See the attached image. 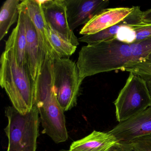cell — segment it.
<instances>
[{
  "mask_svg": "<svg viewBox=\"0 0 151 151\" xmlns=\"http://www.w3.org/2000/svg\"><path fill=\"white\" fill-rule=\"evenodd\" d=\"M151 53V38L138 43H124L116 39L83 47L78 67L81 77L113 70H122L135 63L144 61Z\"/></svg>",
  "mask_w": 151,
  "mask_h": 151,
  "instance_id": "cell-1",
  "label": "cell"
},
{
  "mask_svg": "<svg viewBox=\"0 0 151 151\" xmlns=\"http://www.w3.org/2000/svg\"><path fill=\"white\" fill-rule=\"evenodd\" d=\"M53 60L46 57L36 83L35 106L38 109L43 132L56 143L68 138L64 111L58 101L52 80Z\"/></svg>",
  "mask_w": 151,
  "mask_h": 151,
  "instance_id": "cell-2",
  "label": "cell"
},
{
  "mask_svg": "<svg viewBox=\"0 0 151 151\" xmlns=\"http://www.w3.org/2000/svg\"><path fill=\"white\" fill-rule=\"evenodd\" d=\"M0 85L12 106L22 114L30 112L36 102L35 84L28 65L18 64L12 48L5 49L1 58Z\"/></svg>",
  "mask_w": 151,
  "mask_h": 151,
  "instance_id": "cell-3",
  "label": "cell"
},
{
  "mask_svg": "<svg viewBox=\"0 0 151 151\" xmlns=\"http://www.w3.org/2000/svg\"><path fill=\"white\" fill-rule=\"evenodd\" d=\"M5 113L8 120L4 129L8 139L6 151H36L40 124L37 107L34 106L30 112L22 114L13 106H9Z\"/></svg>",
  "mask_w": 151,
  "mask_h": 151,
  "instance_id": "cell-4",
  "label": "cell"
},
{
  "mask_svg": "<svg viewBox=\"0 0 151 151\" xmlns=\"http://www.w3.org/2000/svg\"><path fill=\"white\" fill-rule=\"evenodd\" d=\"M83 78L77 64L69 58L53 60L52 80L58 101L64 112L76 106Z\"/></svg>",
  "mask_w": 151,
  "mask_h": 151,
  "instance_id": "cell-5",
  "label": "cell"
},
{
  "mask_svg": "<svg viewBox=\"0 0 151 151\" xmlns=\"http://www.w3.org/2000/svg\"><path fill=\"white\" fill-rule=\"evenodd\" d=\"M119 123L126 121L151 106V96L146 81L130 72L126 83L114 102Z\"/></svg>",
  "mask_w": 151,
  "mask_h": 151,
  "instance_id": "cell-6",
  "label": "cell"
},
{
  "mask_svg": "<svg viewBox=\"0 0 151 151\" xmlns=\"http://www.w3.org/2000/svg\"><path fill=\"white\" fill-rule=\"evenodd\" d=\"M37 1L42 8L48 26L75 46L77 47L79 45V41L69 25L64 0Z\"/></svg>",
  "mask_w": 151,
  "mask_h": 151,
  "instance_id": "cell-7",
  "label": "cell"
},
{
  "mask_svg": "<svg viewBox=\"0 0 151 151\" xmlns=\"http://www.w3.org/2000/svg\"><path fill=\"white\" fill-rule=\"evenodd\" d=\"M109 132L119 143H128L151 134V106L133 117L119 123Z\"/></svg>",
  "mask_w": 151,
  "mask_h": 151,
  "instance_id": "cell-8",
  "label": "cell"
},
{
  "mask_svg": "<svg viewBox=\"0 0 151 151\" xmlns=\"http://www.w3.org/2000/svg\"><path fill=\"white\" fill-rule=\"evenodd\" d=\"M68 22L70 29L86 24L106 9L109 0H64Z\"/></svg>",
  "mask_w": 151,
  "mask_h": 151,
  "instance_id": "cell-9",
  "label": "cell"
},
{
  "mask_svg": "<svg viewBox=\"0 0 151 151\" xmlns=\"http://www.w3.org/2000/svg\"><path fill=\"white\" fill-rule=\"evenodd\" d=\"M20 6L23 12L25 21L27 65L32 78L36 84L46 55L40 47L37 31L22 1Z\"/></svg>",
  "mask_w": 151,
  "mask_h": 151,
  "instance_id": "cell-10",
  "label": "cell"
},
{
  "mask_svg": "<svg viewBox=\"0 0 151 151\" xmlns=\"http://www.w3.org/2000/svg\"><path fill=\"white\" fill-rule=\"evenodd\" d=\"M27 13L37 31L40 45L46 55L52 60L60 58L55 51L49 34L48 26L42 8L37 0H24Z\"/></svg>",
  "mask_w": 151,
  "mask_h": 151,
  "instance_id": "cell-11",
  "label": "cell"
},
{
  "mask_svg": "<svg viewBox=\"0 0 151 151\" xmlns=\"http://www.w3.org/2000/svg\"><path fill=\"white\" fill-rule=\"evenodd\" d=\"M133 9L134 6L105 9L85 24L79 33L83 36L102 31L119 23L127 17Z\"/></svg>",
  "mask_w": 151,
  "mask_h": 151,
  "instance_id": "cell-12",
  "label": "cell"
},
{
  "mask_svg": "<svg viewBox=\"0 0 151 151\" xmlns=\"http://www.w3.org/2000/svg\"><path fill=\"white\" fill-rule=\"evenodd\" d=\"M119 143L109 132L94 130L86 137L74 141L68 151H110Z\"/></svg>",
  "mask_w": 151,
  "mask_h": 151,
  "instance_id": "cell-13",
  "label": "cell"
},
{
  "mask_svg": "<svg viewBox=\"0 0 151 151\" xmlns=\"http://www.w3.org/2000/svg\"><path fill=\"white\" fill-rule=\"evenodd\" d=\"M143 12L139 6H134L132 12L119 23L92 35H83L78 39L79 42L87 43L88 45H93L100 42L114 39L119 30L126 24L137 25L143 23L142 17Z\"/></svg>",
  "mask_w": 151,
  "mask_h": 151,
  "instance_id": "cell-14",
  "label": "cell"
},
{
  "mask_svg": "<svg viewBox=\"0 0 151 151\" xmlns=\"http://www.w3.org/2000/svg\"><path fill=\"white\" fill-rule=\"evenodd\" d=\"M19 8L20 14L17 24L6 42L5 49L12 48L18 64L23 67L27 65L26 29L24 13L20 5Z\"/></svg>",
  "mask_w": 151,
  "mask_h": 151,
  "instance_id": "cell-15",
  "label": "cell"
},
{
  "mask_svg": "<svg viewBox=\"0 0 151 151\" xmlns=\"http://www.w3.org/2000/svg\"><path fill=\"white\" fill-rule=\"evenodd\" d=\"M151 38V24H127L118 31L114 39L124 43H138Z\"/></svg>",
  "mask_w": 151,
  "mask_h": 151,
  "instance_id": "cell-16",
  "label": "cell"
},
{
  "mask_svg": "<svg viewBox=\"0 0 151 151\" xmlns=\"http://www.w3.org/2000/svg\"><path fill=\"white\" fill-rule=\"evenodd\" d=\"M20 0H7L0 12V40L6 36L10 27L18 21L20 14Z\"/></svg>",
  "mask_w": 151,
  "mask_h": 151,
  "instance_id": "cell-17",
  "label": "cell"
},
{
  "mask_svg": "<svg viewBox=\"0 0 151 151\" xmlns=\"http://www.w3.org/2000/svg\"><path fill=\"white\" fill-rule=\"evenodd\" d=\"M48 30L52 45L60 58H69L76 52L77 47L75 46L49 26Z\"/></svg>",
  "mask_w": 151,
  "mask_h": 151,
  "instance_id": "cell-18",
  "label": "cell"
},
{
  "mask_svg": "<svg viewBox=\"0 0 151 151\" xmlns=\"http://www.w3.org/2000/svg\"><path fill=\"white\" fill-rule=\"evenodd\" d=\"M122 70L136 74L145 80L151 79V63L145 61L135 63Z\"/></svg>",
  "mask_w": 151,
  "mask_h": 151,
  "instance_id": "cell-19",
  "label": "cell"
},
{
  "mask_svg": "<svg viewBox=\"0 0 151 151\" xmlns=\"http://www.w3.org/2000/svg\"><path fill=\"white\" fill-rule=\"evenodd\" d=\"M124 144H127L135 151H151V134Z\"/></svg>",
  "mask_w": 151,
  "mask_h": 151,
  "instance_id": "cell-20",
  "label": "cell"
},
{
  "mask_svg": "<svg viewBox=\"0 0 151 151\" xmlns=\"http://www.w3.org/2000/svg\"><path fill=\"white\" fill-rule=\"evenodd\" d=\"M110 151H135L127 144L119 143L114 146Z\"/></svg>",
  "mask_w": 151,
  "mask_h": 151,
  "instance_id": "cell-21",
  "label": "cell"
},
{
  "mask_svg": "<svg viewBox=\"0 0 151 151\" xmlns=\"http://www.w3.org/2000/svg\"><path fill=\"white\" fill-rule=\"evenodd\" d=\"M142 22L145 24H151V9L143 12Z\"/></svg>",
  "mask_w": 151,
  "mask_h": 151,
  "instance_id": "cell-22",
  "label": "cell"
},
{
  "mask_svg": "<svg viewBox=\"0 0 151 151\" xmlns=\"http://www.w3.org/2000/svg\"><path fill=\"white\" fill-rule=\"evenodd\" d=\"M145 80L146 81L147 87H148V90H149V92H150V95L151 96V79Z\"/></svg>",
  "mask_w": 151,
  "mask_h": 151,
  "instance_id": "cell-23",
  "label": "cell"
},
{
  "mask_svg": "<svg viewBox=\"0 0 151 151\" xmlns=\"http://www.w3.org/2000/svg\"><path fill=\"white\" fill-rule=\"evenodd\" d=\"M146 62L151 63V53H150L147 57L146 59L144 61Z\"/></svg>",
  "mask_w": 151,
  "mask_h": 151,
  "instance_id": "cell-24",
  "label": "cell"
},
{
  "mask_svg": "<svg viewBox=\"0 0 151 151\" xmlns=\"http://www.w3.org/2000/svg\"><path fill=\"white\" fill-rule=\"evenodd\" d=\"M68 151V150H60V151Z\"/></svg>",
  "mask_w": 151,
  "mask_h": 151,
  "instance_id": "cell-25",
  "label": "cell"
}]
</instances>
